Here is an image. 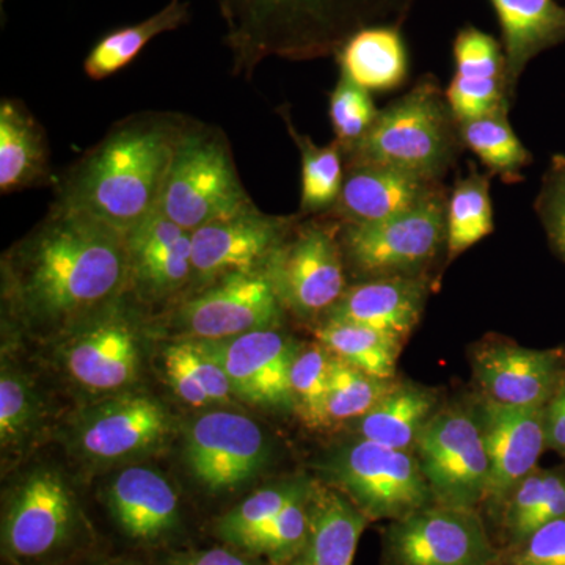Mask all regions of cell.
Listing matches in <instances>:
<instances>
[{
    "label": "cell",
    "instance_id": "5",
    "mask_svg": "<svg viewBox=\"0 0 565 565\" xmlns=\"http://www.w3.org/2000/svg\"><path fill=\"white\" fill-rule=\"evenodd\" d=\"M250 204L225 132L189 120L170 163L159 210L192 233Z\"/></svg>",
    "mask_w": 565,
    "mask_h": 565
},
{
    "label": "cell",
    "instance_id": "23",
    "mask_svg": "<svg viewBox=\"0 0 565 565\" xmlns=\"http://www.w3.org/2000/svg\"><path fill=\"white\" fill-rule=\"evenodd\" d=\"M433 277H390L355 281L323 321L362 323L407 341L422 322Z\"/></svg>",
    "mask_w": 565,
    "mask_h": 565
},
{
    "label": "cell",
    "instance_id": "49",
    "mask_svg": "<svg viewBox=\"0 0 565 565\" xmlns=\"http://www.w3.org/2000/svg\"><path fill=\"white\" fill-rule=\"evenodd\" d=\"M2 2H6V0H2Z\"/></svg>",
    "mask_w": 565,
    "mask_h": 565
},
{
    "label": "cell",
    "instance_id": "45",
    "mask_svg": "<svg viewBox=\"0 0 565 565\" xmlns=\"http://www.w3.org/2000/svg\"><path fill=\"white\" fill-rule=\"evenodd\" d=\"M163 364H166L167 377L172 382L174 392L192 407H204L211 404V397L204 392L203 386L199 384L195 375L189 370L188 364L182 360L177 344L169 345L163 353Z\"/></svg>",
    "mask_w": 565,
    "mask_h": 565
},
{
    "label": "cell",
    "instance_id": "26",
    "mask_svg": "<svg viewBox=\"0 0 565 565\" xmlns=\"http://www.w3.org/2000/svg\"><path fill=\"white\" fill-rule=\"evenodd\" d=\"M46 132L20 99L0 103V192L2 195L55 184Z\"/></svg>",
    "mask_w": 565,
    "mask_h": 565
},
{
    "label": "cell",
    "instance_id": "11",
    "mask_svg": "<svg viewBox=\"0 0 565 565\" xmlns=\"http://www.w3.org/2000/svg\"><path fill=\"white\" fill-rule=\"evenodd\" d=\"M286 311L264 270L233 274L182 300L174 322L191 340L222 341L280 329Z\"/></svg>",
    "mask_w": 565,
    "mask_h": 565
},
{
    "label": "cell",
    "instance_id": "30",
    "mask_svg": "<svg viewBox=\"0 0 565 565\" xmlns=\"http://www.w3.org/2000/svg\"><path fill=\"white\" fill-rule=\"evenodd\" d=\"M565 516V465L537 467L505 498L489 525L498 548L522 544L542 526Z\"/></svg>",
    "mask_w": 565,
    "mask_h": 565
},
{
    "label": "cell",
    "instance_id": "1",
    "mask_svg": "<svg viewBox=\"0 0 565 565\" xmlns=\"http://www.w3.org/2000/svg\"><path fill=\"white\" fill-rule=\"evenodd\" d=\"M3 269L7 299L22 321L71 329L128 289L126 234L54 203L14 244Z\"/></svg>",
    "mask_w": 565,
    "mask_h": 565
},
{
    "label": "cell",
    "instance_id": "33",
    "mask_svg": "<svg viewBox=\"0 0 565 565\" xmlns=\"http://www.w3.org/2000/svg\"><path fill=\"white\" fill-rule=\"evenodd\" d=\"M189 20V2L170 0L162 10L137 24L107 33L93 46L84 62V71L92 81L114 76L136 61L151 40L162 33L173 32Z\"/></svg>",
    "mask_w": 565,
    "mask_h": 565
},
{
    "label": "cell",
    "instance_id": "24",
    "mask_svg": "<svg viewBox=\"0 0 565 565\" xmlns=\"http://www.w3.org/2000/svg\"><path fill=\"white\" fill-rule=\"evenodd\" d=\"M107 505L126 537L156 545L180 526V503L170 482L150 468L132 467L111 481Z\"/></svg>",
    "mask_w": 565,
    "mask_h": 565
},
{
    "label": "cell",
    "instance_id": "19",
    "mask_svg": "<svg viewBox=\"0 0 565 565\" xmlns=\"http://www.w3.org/2000/svg\"><path fill=\"white\" fill-rule=\"evenodd\" d=\"M170 430L169 414L148 394H121L88 408L74 427V445L96 462H115L156 448Z\"/></svg>",
    "mask_w": 565,
    "mask_h": 565
},
{
    "label": "cell",
    "instance_id": "46",
    "mask_svg": "<svg viewBox=\"0 0 565 565\" xmlns=\"http://www.w3.org/2000/svg\"><path fill=\"white\" fill-rule=\"evenodd\" d=\"M167 565H256L250 555L245 556L233 546H214V548L192 550L170 556Z\"/></svg>",
    "mask_w": 565,
    "mask_h": 565
},
{
    "label": "cell",
    "instance_id": "34",
    "mask_svg": "<svg viewBox=\"0 0 565 565\" xmlns=\"http://www.w3.org/2000/svg\"><path fill=\"white\" fill-rule=\"evenodd\" d=\"M278 111L300 152V162H302L299 214L303 217L327 214L333 210L343 189L344 152L334 140L319 147L310 136L299 132V129L294 126L288 107H281Z\"/></svg>",
    "mask_w": 565,
    "mask_h": 565
},
{
    "label": "cell",
    "instance_id": "3",
    "mask_svg": "<svg viewBox=\"0 0 565 565\" xmlns=\"http://www.w3.org/2000/svg\"><path fill=\"white\" fill-rule=\"evenodd\" d=\"M418 0H217L233 74L252 79L267 58L333 57L370 25H403Z\"/></svg>",
    "mask_w": 565,
    "mask_h": 565
},
{
    "label": "cell",
    "instance_id": "37",
    "mask_svg": "<svg viewBox=\"0 0 565 565\" xmlns=\"http://www.w3.org/2000/svg\"><path fill=\"white\" fill-rule=\"evenodd\" d=\"M396 382L397 377H375L332 355L327 423L333 426L362 418L392 392Z\"/></svg>",
    "mask_w": 565,
    "mask_h": 565
},
{
    "label": "cell",
    "instance_id": "21",
    "mask_svg": "<svg viewBox=\"0 0 565 565\" xmlns=\"http://www.w3.org/2000/svg\"><path fill=\"white\" fill-rule=\"evenodd\" d=\"M128 286L141 299L159 302L193 280L192 233L156 210L126 233Z\"/></svg>",
    "mask_w": 565,
    "mask_h": 565
},
{
    "label": "cell",
    "instance_id": "39",
    "mask_svg": "<svg viewBox=\"0 0 565 565\" xmlns=\"http://www.w3.org/2000/svg\"><path fill=\"white\" fill-rule=\"evenodd\" d=\"M311 484L313 481L282 508L269 526L245 546L244 553L266 557L273 565H289L300 555L310 530Z\"/></svg>",
    "mask_w": 565,
    "mask_h": 565
},
{
    "label": "cell",
    "instance_id": "13",
    "mask_svg": "<svg viewBox=\"0 0 565 565\" xmlns=\"http://www.w3.org/2000/svg\"><path fill=\"white\" fill-rule=\"evenodd\" d=\"M300 214L270 215L255 203L192 232V269L206 286L233 274L264 270Z\"/></svg>",
    "mask_w": 565,
    "mask_h": 565
},
{
    "label": "cell",
    "instance_id": "44",
    "mask_svg": "<svg viewBox=\"0 0 565 565\" xmlns=\"http://www.w3.org/2000/svg\"><path fill=\"white\" fill-rule=\"evenodd\" d=\"M177 348L189 370L192 371L199 384L211 397L212 403H228V401H232V393L234 392L228 375L200 341H182V343L177 344Z\"/></svg>",
    "mask_w": 565,
    "mask_h": 565
},
{
    "label": "cell",
    "instance_id": "10",
    "mask_svg": "<svg viewBox=\"0 0 565 565\" xmlns=\"http://www.w3.org/2000/svg\"><path fill=\"white\" fill-rule=\"evenodd\" d=\"M498 556L479 509L434 503L382 530V565H494Z\"/></svg>",
    "mask_w": 565,
    "mask_h": 565
},
{
    "label": "cell",
    "instance_id": "32",
    "mask_svg": "<svg viewBox=\"0 0 565 565\" xmlns=\"http://www.w3.org/2000/svg\"><path fill=\"white\" fill-rule=\"evenodd\" d=\"M509 114L511 110L503 109L459 122V132L465 150L473 152L487 173L505 184H516L523 181L533 156L516 136Z\"/></svg>",
    "mask_w": 565,
    "mask_h": 565
},
{
    "label": "cell",
    "instance_id": "28",
    "mask_svg": "<svg viewBox=\"0 0 565 565\" xmlns=\"http://www.w3.org/2000/svg\"><path fill=\"white\" fill-rule=\"evenodd\" d=\"M440 390L399 381L373 411L351 423L355 437L415 452L424 427L444 405Z\"/></svg>",
    "mask_w": 565,
    "mask_h": 565
},
{
    "label": "cell",
    "instance_id": "41",
    "mask_svg": "<svg viewBox=\"0 0 565 565\" xmlns=\"http://www.w3.org/2000/svg\"><path fill=\"white\" fill-rule=\"evenodd\" d=\"M36 403L24 379L3 366L0 379V440L3 449L20 446L32 433Z\"/></svg>",
    "mask_w": 565,
    "mask_h": 565
},
{
    "label": "cell",
    "instance_id": "22",
    "mask_svg": "<svg viewBox=\"0 0 565 565\" xmlns=\"http://www.w3.org/2000/svg\"><path fill=\"white\" fill-rule=\"evenodd\" d=\"M446 189L403 170L381 166H345L340 199L330 217L349 225H371L403 215Z\"/></svg>",
    "mask_w": 565,
    "mask_h": 565
},
{
    "label": "cell",
    "instance_id": "48",
    "mask_svg": "<svg viewBox=\"0 0 565 565\" xmlns=\"http://www.w3.org/2000/svg\"><path fill=\"white\" fill-rule=\"evenodd\" d=\"M103 565H131V564H122V563H109V564H103Z\"/></svg>",
    "mask_w": 565,
    "mask_h": 565
},
{
    "label": "cell",
    "instance_id": "29",
    "mask_svg": "<svg viewBox=\"0 0 565 565\" xmlns=\"http://www.w3.org/2000/svg\"><path fill=\"white\" fill-rule=\"evenodd\" d=\"M340 74L370 93L393 92L408 79L403 25L379 24L353 33L333 55Z\"/></svg>",
    "mask_w": 565,
    "mask_h": 565
},
{
    "label": "cell",
    "instance_id": "14",
    "mask_svg": "<svg viewBox=\"0 0 565 565\" xmlns=\"http://www.w3.org/2000/svg\"><path fill=\"white\" fill-rule=\"evenodd\" d=\"M470 363L479 394L505 407H545L565 381V348L531 349L497 334L471 348Z\"/></svg>",
    "mask_w": 565,
    "mask_h": 565
},
{
    "label": "cell",
    "instance_id": "36",
    "mask_svg": "<svg viewBox=\"0 0 565 565\" xmlns=\"http://www.w3.org/2000/svg\"><path fill=\"white\" fill-rule=\"evenodd\" d=\"M308 484V479L294 478L264 487L221 516L215 523V534L233 548L244 552L245 546Z\"/></svg>",
    "mask_w": 565,
    "mask_h": 565
},
{
    "label": "cell",
    "instance_id": "12",
    "mask_svg": "<svg viewBox=\"0 0 565 565\" xmlns=\"http://www.w3.org/2000/svg\"><path fill=\"white\" fill-rule=\"evenodd\" d=\"M77 531V508L65 481L36 470L11 493L3 512V553L17 563H41L68 548Z\"/></svg>",
    "mask_w": 565,
    "mask_h": 565
},
{
    "label": "cell",
    "instance_id": "40",
    "mask_svg": "<svg viewBox=\"0 0 565 565\" xmlns=\"http://www.w3.org/2000/svg\"><path fill=\"white\" fill-rule=\"evenodd\" d=\"M373 96L349 77L340 74L329 99V118L334 141L344 152H351L373 128L379 115Z\"/></svg>",
    "mask_w": 565,
    "mask_h": 565
},
{
    "label": "cell",
    "instance_id": "9",
    "mask_svg": "<svg viewBox=\"0 0 565 565\" xmlns=\"http://www.w3.org/2000/svg\"><path fill=\"white\" fill-rule=\"evenodd\" d=\"M415 455L435 503L481 511L490 465L478 397L441 405Z\"/></svg>",
    "mask_w": 565,
    "mask_h": 565
},
{
    "label": "cell",
    "instance_id": "47",
    "mask_svg": "<svg viewBox=\"0 0 565 565\" xmlns=\"http://www.w3.org/2000/svg\"><path fill=\"white\" fill-rule=\"evenodd\" d=\"M546 449L565 460V381L559 392L545 405Z\"/></svg>",
    "mask_w": 565,
    "mask_h": 565
},
{
    "label": "cell",
    "instance_id": "15",
    "mask_svg": "<svg viewBox=\"0 0 565 565\" xmlns=\"http://www.w3.org/2000/svg\"><path fill=\"white\" fill-rule=\"evenodd\" d=\"M269 444L262 427L234 412H211L189 427L185 459L200 484L225 492L266 467Z\"/></svg>",
    "mask_w": 565,
    "mask_h": 565
},
{
    "label": "cell",
    "instance_id": "2",
    "mask_svg": "<svg viewBox=\"0 0 565 565\" xmlns=\"http://www.w3.org/2000/svg\"><path fill=\"white\" fill-rule=\"evenodd\" d=\"M188 122L169 111H140L118 121L57 177L54 203L131 232L158 210Z\"/></svg>",
    "mask_w": 565,
    "mask_h": 565
},
{
    "label": "cell",
    "instance_id": "17",
    "mask_svg": "<svg viewBox=\"0 0 565 565\" xmlns=\"http://www.w3.org/2000/svg\"><path fill=\"white\" fill-rule=\"evenodd\" d=\"M478 405L490 465L489 486L481 508L489 526L509 493L533 473L546 451L545 407H505L490 403L481 394Z\"/></svg>",
    "mask_w": 565,
    "mask_h": 565
},
{
    "label": "cell",
    "instance_id": "20",
    "mask_svg": "<svg viewBox=\"0 0 565 565\" xmlns=\"http://www.w3.org/2000/svg\"><path fill=\"white\" fill-rule=\"evenodd\" d=\"M452 61L455 74L445 93L457 121L512 109L501 40L476 25H463L452 41Z\"/></svg>",
    "mask_w": 565,
    "mask_h": 565
},
{
    "label": "cell",
    "instance_id": "4",
    "mask_svg": "<svg viewBox=\"0 0 565 565\" xmlns=\"http://www.w3.org/2000/svg\"><path fill=\"white\" fill-rule=\"evenodd\" d=\"M463 150L445 88L434 74H424L411 90L379 110L373 128L345 154V166L390 167L445 182Z\"/></svg>",
    "mask_w": 565,
    "mask_h": 565
},
{
    "label": "cell",
    "instance_id": "7",
    "mask_svg": "<svg viewBox=\"0 0 565 565\" xmlns=\"http://www.w3.org/2000/svg\"><path fill=\"white\" fill-rule=\"evenodd\" d=\"M448 188L403 215L371 225L341 223L340 243L355 281L390 277H433L446 259ZM434 278V277H433Z\"/></svg>",
    "mask_w": 565,
    "mask_h": 565
},
{
    "label": "cell",
    "instance_id": "35",
    "mask_svg": "<svg viewBox=\"0 0 565 565\" xmlns=\"http://www.w3.org/2000/svg\"><path fill=\"white\" fill-rule=\"evenodd\" d=\"M315 338L337 359L381 379H396L404 341L393 334L344 321H322Z\"/></svg>",
    "mask_w": 565,
    "mask_h": 565
},
{
    "label": "cell",
    "instance_id": "18",
    "mask_svg": "<svg viewBox=\"0 0 565 565\" xmlns=\"http://www.w3.org/2000/svg\"><path fill=\"white\" fill-rule=\"evenodd\" d=\"M200 343L221 364L237 396L263 407L292 408L291 366L299 345L280 329Z\"/></svg>",
    "mask_w": 565,
    "mask_h": 565
},
{
    "label": "cell",
    "instance_id": "38",
    "mask_svg": "<svg viewBox=\"0 0 565 565\" xmlns=\"http://www.w3.org/2000/svg\"><path fill=\"white\" fill-rule=\"evenodd\" d=\"M330 360L321 343L299 345L291 366L292 408L310 427H329Z\"/></svg>",
    "mask_w": 565,
    "mask_h": 565
},
{
    "label": "cell",
    "instance_id": "42",
    "mask_svg": "<svg viewBox=\"0 0 565 565\" xmlns=\"http://www.w3.org/2000/svg\"><path fill=\"white\" fill-rule=\"evenodd\" d=\"M534 211L550 247L565 263V154H555L542 177Z\"/></svg>",
    "mask_w": 565,
    "mask_h": 565
},
{
    "label": "cell",
    "instance_id": "16",
    "mask_svg": "<svg viewBox=\"0 0 565 565\" xmlns=\"http://www.w3.org/2000/svg\"><path fill=\"white\" fill-rule=\"evenodd\" d=\"M118 300L71 327L63 345L71 377L90 392H117L139 374V333Z\"/></svg>",
    "mask_w": 565,
    "mask_h": 565
},
{
    "label": "cell",
    "instance_id": "27",
    "mask_svg": "<svg viewBox=\"0 0 565 565\" xmlns=\"http://www.w3.org/2000/svg\"><path fill=\"white\" fill-rule=\"evenodd\" d=\"M366 519L332 486L313 481L310 530L302 552L289 565H352Z\"/></svg>",
    "mask_w": 565,
    "mask_h": 565
},
{
    "label": "cell",
    "instance_id": "43",
    "mask_svg": "<svg viewBox=\"0 0 565 565\" xmlns=\"http://www.w3.org/2000/svg\"><path fill=\"white\" fill-rule=\"evenodd\" d=\"M494 565H565V516L542 526L522 544L500 550Z\"/></svg>",
    "mask_w": 565,
    "mask_h": 565
},
{
    "label": "cell",
    "instance_id": "8",
    "mask_svg": "<svg viewBox=\"0 0 565 565\" xmlns=\"http://www.w3.org/2000/svg\"><path fill=\"white\" fill-rule=\"evenodd\" d=\"M332 486L370 522H393L434 504L415 452L355 437L322 465Z\"/></svg>",
    "mask_w": 565,
    "mask_h": 565
},
{
    "label": "cell",
    "instance_id": "6",
    "mask_svg": "<svg viewBox=\"0 0 565 565\" xmlns=\"http://www.w3.org/2000/svg\"><path fill=\"white\" fill-rule=\"evenodd\" d=\"M340 232L341 222L330 215H300L270 256L264 274L273 282L286 315L318 326L348 291Z\"/></svg>",
    "mask_w": 565,
    "mask_h": 565
},
{
    "label": "cell",
    "instance_id": "31",
    "mask_svg": "<svg viewBox=\"0 0 565 565\" xmlns=\"http://www.w3.org/2000/svg\"><path fill=\"white\" fill-rule=\"evenodd\" d=\"M492 174L468 163V172L457 177L446 196V259L460 255L489 237L494 230Z\"/></svg>",
    "mask_w": 565,
    "mask_h": 565
},
{
    "label": "cell",
    "instance_id": "25",
    "mask_svg": "<svg viewBox=\"0 0 565 565\" xmlns=\"http://www.w3.org/2000/svg\"><path fill=\"white\" fill-rule=\"evenodd\" d=\"M501 29L509 92L515 99L527 65L565 43V7L557 0H489Z\"/></svg>",
    "mask_w": 565,
    "mask_h": 565
}]
</instances>
